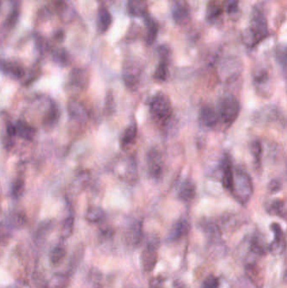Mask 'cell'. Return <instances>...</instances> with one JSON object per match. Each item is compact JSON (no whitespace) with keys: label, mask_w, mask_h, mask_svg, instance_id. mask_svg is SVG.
I'll return each instance as SVG.
<instances>
[{"label":"cell","mask_w":287,"mask_h":288,"mask_svg":"<svg viewBox=\"0 0 287 288\" xmlns=\"http://www.w3.org/2000/svg\"><path fill=\"white\" fill-rule=\"evenodd\" d=\"M67 255V249L66 247L62 244H57L54 247L49 255V260L53 266H59L60 264L64 261L65 257Z\"/></svg>","instance_id":"ffe728a7"},{"label":"cell","mask_w":287,"mask_h":288,"mask_svg":"<svg viewBox=\"0 0 287 288\" xmlns=\"http://www.w3.org/2000/svg\"><path fill=\"white\" fill-rule=\"evenodd\" d=\"M233 165L229 154H225L222 161V183L224 188L229 192L231 191L232 180H233Z\"/></svg>","instance_id":"30bf717a"},{"label":"cell","mask_w":287,"mask_h":288,"mask_svg":"<svg viewBox=\"0 0 287 288\" xmlns=\"http://www.w3.org/2000/svg\"><path fill=\"white\" fill-rule=\"evenodd\" d=\"M147 26H148V33H147V43L148 45L153 44L155 40H156L157 35H158V31H159V27L156 23L154 22L152 19L147 21Z\"/></svg>","instance_id":"83f0119b"},{"label":"cell","mask_w":287,"mask_h":288,"mask_svg":"<svg viewBox=\"0 0 287 288\" xmlns=\"http://www.w3.org/2000/svg\"><path fill=\"white\" fill-rule=\"evenodd\" d=\"M146 161L150 177L156 180L162 178L165 171V162L161 152L155 147L151 148L147 153Z\"/></svg>","instance_id":"5b68a950"},{"label":"cell","mask_w":287,"mask_h":288,"mask_svg":"<svg viewBox=\"0 0 287 288\" xmlns=\"http://www.w3.org/2000/svg\"><path fill=\"white\" fill-rule=\"evenodd\" d=\"M159 240L157 237H152L147 242L145 248L141 254V266L144 272L147 273L153 272L159 260L158 255V248H159Z\"/></svg>","instance_id":"277c9868"},{"label":"cell","mask_w":287,"mask_h":288,"mask_svg":"<svg viewBox=\"0 0 287 288\" xmlns=\"http://www.w3.org/2000/svg\"><path fill=\"white\" fill-rule=\"evenodd\" d=\"M105 217V212L99 207H91L87 211L86 219L89 222H99Z\"/></svg>","instance_id":"484cf974"},{"label":"cell","mask_w":287,"mask_h":288,"mask_svg":"<svg viewBox=\"0 0 287 288\" xmlns=\"http://www.w3.org/2000/svg\"><path fill=\"white\" fill-rule=\"evenodd\" d=\"M5 232H3V230L2 229V227H0V243H2V242H3L4 239H5Z\"/></svg>","instance_id":"f35d334b"},{"label":"cell","mask_w":287,"mask_h":288,"mask_svg":"<svg viewBox=\"0 0 287 288\" xmlns=\"http://www.w3.org/2000/svg\"><path fill=\"white\" fill-rule=\"evenodd\" d=\"M115 110V102L114 95L111 90L107 92L105 100V111L107 115H112Z\"/></svg>","instance_id":"d6a6232c"},{"label":"cell","mask_w":287,"mask_h":288,"mask_svg":"<svg viewBox=\"0 0 287 288\" xmlns=\"http://www.w3.org/2000/svg\"></svg>","instance_id":"60d3db41"},{"label":"cell","mask_w":287,"mask_h":288,"mask_svg":"<svg viewBox=\"0 0 287 288\" xmlns=\"http://www.w3.org/2000/svg\"><path fill=\"white\" fill-rule=\"evenodd\" d=\"M200 122L206 128H213L219 122L218 111L212 105H204L200 111Z\"/></svg>","instance_id":"8fae6325"},{"label":"cell","mask_w":287,"mask_h":288,"mask_svg":"<svg viewBox=\"0 0 287 288\" xmlns=\"http://www.w3.org/2000/svg\"><path fill=\"white\" fill-rule=\"evenodd\" d=\"M165 279L161 277L153 278L149 283V288H162Z\"/></svg>","instance_id":"74e56055"},{"label":"cell","mask_w":287,"mask_h":288,"mask_svg":"<svg viewBox=\"0 0 287 288\" xmlns=\"http://www.w3.org/2000/svg\"><path fill=\"white\" fill-rule=\"evenodd\" d=\"M282 189V180L279 179H274L271 180V183L269 184V191L275 193V192H278Z\"/></svg>","instance_id":"d590c367"},{"label":"cell","mask_w":287,"mask_h":288,"mask_svg":"<svg viewBox=\"0 0 287 288\" xmlns=\"http://www.w3.org/2000/svg\"><path fill=\"white\" fill-rule=\"evenodd\" d=\"M137 136V126L136 122H131L127 128H125L120 139V146L122 148H126L131 146L136 141Z\"/></svg>","instance_id":"5bb4252c"},{"label":"cell","mask_w":287,"mask_h":288,"mask_svg":"<svg viewBox=\"0 0 287 288\" xmlns=\"http://www.w3.org/2000/svg\"><path fill=\"white\" fill-rule=\"evenodd\" d=\"M59 117H60V113L56 105H52L43 120L45 127L48 128H53L58 122Z\"/></svg>","instance_id":"cb8c5ba5"},{"label":"cell","mask_w":287,"mask_h":288,"mask_svg":"<svg viewBox=\"0 0 287 288\" xmlns=\"http://www.w3.org/2000/svg\"><path fill=\"white\" fill-rule=\"evenodd\" d=\"M173 108L170 98L164 92L154 94L150 102V114L155 122L165 124L170 119Z\"/></svg>","instance_id":"7a4b0ae2"},{"label":"cell","mask_w":287,"mask_h":288,"mask_svg":"<svg viewBox=\"0 0 287 288\" xmlns=\"http://www.w3.org/2000/svg\"><path fill=\"white\" fill-rule=\"evenodd\" d=\"M277 59L279 61L280 64L282 65L283 68L284 72H286V69H287V53H286V49H282L277 53Z\"/></svg>","instance_id":"8d00e7d4"},{"label":"cell","mask_w":287,"mask_h":288,"mask_svg":"<svg viewBox=\"0 0 287 288\" xmlns=\"http://www.w3.org/2000/svg\"><path fill=\"white\" fill-rule=\"evenodd\" d=\"M257 117H259V119H262L265 122H273L278 117L277 110L275 107H266L265 110H262L261 115L259 114Z\"/></svg>","instance_id":"f546056e"},{"label":"cell","mask_w":287,"mask_h":288,"mask_svg":"<svg viewBox=\"0 0 287 288\" xmlns=\"http://www.w3.org/2000/svg\"><path fill=\"white\" fill-rule=\"evenodd\" d=\"M251 32L254 35L253 37H254V41H256V42L261 41L268 33L265 20L261 17L254 19V21L252 23V25H251Z\"/></svg>","instance_id":"2e32d148"},{"label":"cell","mask_w":287,"mask_h":288,"mask_svg":"<svg viewBox=\"0 0 287 288\" xmlns=\"http://www.w3.org/2000/svg\"><path fill=\"white\" fill-rule=\"evenodd\" d=\"M73 227H74V218L73 216H67L62 222V226H61V238L64 239L69 238L73 233Z\"/></svg>","instance_id":"f1b7e54d"},{"label":"cell","mask_w":287,"mask_h":288,"mask_svg":"<svg viewBox=\"0 0 287 288\" xmlns=\"http://www.w3.org/2000/svg\"><path fill=\"white\" fill-rule=\"evenodd\" d=\"M190 224L186 217H181L173 223L168 234V241L175 242L181 239L190 232Z\"/></svg>","instance_id":"9c48e42d"},{"label":"cell","mask_w":287,"mask_h":288,"mask_svg":"<svg viewBox=\"0 0 287 288\" xmlns=\"http://www.w3.org/2000/svg\"><path fill=\"white\" fill-rule=\"evenodd\" d=\"M15 127V135L20 137V139H25L27 141H31L36 135V130L32 128L31 125L24 121H19L17 122Z\"/></svg>","instance_id":"9a60e30c"},{"label":"cell","mask_w":287,"mask_h":288,"mask_svg":"<svg viewBox=\"0 0 287 288\" xmlns=\"http://www.w3.org/2000/svg\"><path fill=\"white\" fill-rule=\"evenodd\" d=\"M271 230L273 232L275 238L269 246V250L273 255H282V253L284 252L287 245L282 226L277 222H273L271 223Z\"/></svg>","instance_id":"52a82bcc"},{"label":"cell","mask_w":287,"mask_h":288,"mask_svg":"<svg viewBox=\"0 0 287 288\" xmlns=\"http://www.w3.org/2000/svg\"><path fill=\"white\" fill-rule=\"evenodd\" d=\"M89 288H101V274L97 270H92L88 275Z\"/></svg>","instance_id":"4dcf8cb0"},{"label":"cell","mask_w":287,"mask_h":288,"mask_svg":"<svg viewBox=\"0 0 287 288\" xmlns=\"http://www.w3.org/2000/svg\"><path fill=\"white\" fill-rule=\"evenodd\" d=\"M266 211L269 214L272 216H277L286 219L287 210H286V203L282 200H275L271 203H268Z\"/></svg>","instance_id":"d6986e66"},{"label":"cell","mask_w":287,"mask_h":288,"mask_svg":"<svg viewBox=\"0 0 287 288\" xmlns=\"http://www.w3.org/2000/svg\"><path fill=\"white\" fill-rule=\"evenodd\" d=\"M70 282V276L67 273H56L53 275L49 283L48 288H67Z\"/></svg>","instance_id":"44dd1931"},{"label":"cell","mask_w":287,"mask_h":288,"mask_svg":"<svg viewBox=\"0 0 287 288\" xmlns=\"http://www.w3.org/2000/svg\"><path fill=\"white\" fill-rule=\"evenodd\" d=\"M147 8L146 0H129V9L134 15H142Z\"/></svg>","instance_id":"4316f807"},{"label":"cell","mask_w":287,"mask_h":288,"mask_svg":"<svg viewBox=\"0 0 287 288\" xmlns=\"http://www.w3.org/2000/svg\"><path fill=\"white\" fill-rule=\"evenodd\" d=\"M70 83L77 89H86L89 85V77L84 71L74 70L70 75Z\"/></svg>","instance_id":"e0dca14e"},{"label":"cell","mask_w":287,"mask_h":288,"mask_svg":"<svg viewBox=\"0 0 287 288\" xmlns=\"http://www.w3.org/2000/svg\"><path fill=\"white\" fill-rule=\"evenodd\" d=\"M169 77L167 58H162V61L159 63L154 73V80L159 83L165 82Z\"/></svg>","instance_id":"d4e9b609"},{"label":"cell","mask_w":287,"mask_h":288,"mask_svg":"<svg viewBox=\"0 0 287 288\" xmlns=\"http://www.w3.org/2000/svg\"><path fill=\"white\" fill-rule=\"evenodd\" d=\"M240 113V104L233 94H227L221 100L219 120L226 127H230L237 119Z\"/></svg>","instance_id":"3957f363"},{"label":"cell","mask_w":287,"mask_h":288,"mask_svg":"<svg viewBox=\"0 0 287 288\" xmlns=\"http://www.w3.org/2000/svg\"><path fill=\"white\" fill-rule=\"evenodd\" d=\"M196 195V187L191 180L184 181L179 186L178 191V199L183 203H190L195 199Z\"/></svg>","instance_id":"7c38bea8"},{"label":"cell","mask_w":287,"mask_h":288,"mask_svg":"<svg viewBox=\"0 0 287 288\" xmlns=\"http://www.w3.org/2000/svg\"><path fill=\"white\" fill-rule=\"evenodd\" d=\"M219 280L214 275H209L205 278L202 283L201 288H219Z\"/></svg>","instance_id":"836d02e7"},{"label":"cell","mask_w":287,"mask_h":288,"mask_svg":"<svg viewBox=\"0 0 287 288\" xmlns=\"http://www.w3.org/2000/svg\"><path fill=\"white\" fill-rule=\"evenodd\" d=\"M68 112L71 117L80 122H84L88 119L86 109L84 108V105H82L81 103L78 102L76 100L71 101L68 104Z\"/></svg>","instance_id":"ac0fdd59"},{"label":"cell","mask_w":287,"mask_h":288,"mask_svg":"<svg viewBox=\"0 0 287 288\" xmlns=\"http://www.w3.org/2000/svg\"><path fill=\"white\" fill-rule=\"evenodd\" d=\"M250 151L252 155L254 157V161L256 164H259L261 161V155H262V146L261 143L255 140L251 144Z\"/></svg>","instance_id":"1f68e13d"},{"label":"cell","mask_w":287,"mask_h":288,"mask_svg":"<svg viewBox=\"0 0 287 288\" xmlns=\"http://www.w3.org/2000/svg\"><path fill=\"white\" fill-rule=\"evenodd\" d=\"M254 85L259 95L268 97L272 94L271 78L266 70H259L254 74Z\"/></svg>","instance_id":"ba28073f"},{"label":"cell","mask_w":287,"mask_h":288,"mask_svg":"<svg viewBox=\"0 0 287 288\" xmlns=\"http://www.w3.org/2000/svg\"><path fill=\"white\" fill-rule=\"evenodd\" d=\"M122 78L126 88L130 90H135L138 86L141 78L140 67L133 62L126 64L123 70Z\"/></svg>","instance_id":"8992f818"},{"label":"cell","mask_w":287,"mask_h":288,"mask_svg":"<svg viewBox=\"0 0 287 288\" xmlns=\"http://www.w3.org/2000/svg\"><path fill=\"white\" fill-rule=\"evenodd\" d=\"M231 195L241 205H246L254 194V184L250 175L241 168H236L233 172Z\"/></svg>","instance_id":"6da1fadb"},{"label":"cell","mask_w":287,"mask_h":288,"mask_svg":"<svg viewBox=\"0 0 287 288\" xmlns=\"http://www.w3.org/2000/svg\"><path fill=\"white\" fill-rule=\"evenodd\" d=\"M112 18L106 8H101L98 14V25L101 32H106L112 25Z\"/></svg>","instance_id":"603a6c76"},{"label":"cell","mask_w":287,"mask_h":288,"mask_svg":"<svg viewBox=\"0 0 287 288\" xmlns=\"http://www.w3.org/2000/svg\"><path fill=\"white\" fill-rule=\"evenodd\" d=\"M38 288H48V284H42Z\"/></svg>","instance_id":"ab89813d"},{"label":"cell","mask_w":287,"mask_h":288,"mask_svg":"<svg viewBox=\"0 0 287 288\" xmlns=\"http://www.w3.org/2000/svg\"><path fill=\"white\" fill-rule=\"evenodd\" d=\"M142 236V223L138 221L133 222L129 227L128 233H127L128 241L131 244H137L141 241Z\"/></svg>","instance_id":"7402d4cb"},{"label":"cell","mask_w":287,"mask_h":288,"mask_svg":"<svg viewBox=\"0 0 287 288\" xmlns=\"http://www.w3.org/2000/svg\"><path fill=\"white\" fill-rule=\"evenodd\" d=\"M24 187H25V183L21 179H18V180L14 181L13 184V187H12V193L14 195V197H19L22 194L23 191H24Z\"/></svg>","instance_id":"e575fe53"},{"label":"cell","mask_w":287,"mask_h":288,"mask_svg":"<svg viewBox=\"0 0 287 288\" xmlns=\"http://www.w3.org/2000/svg\"><path fill=\"white\" fill-rule=\"evenodd\" d=\"M0 69L4 74L14 79H20L25 74V71L23 70L22 67L15 63L5 62L1 64Z\"/></svg>","instance_id":"4fadbf2b"}]
</instances>
